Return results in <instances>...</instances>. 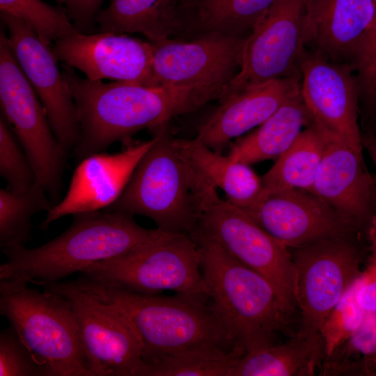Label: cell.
I'll return each instance as SVG.
<instances>
[{"mask_svg": "<svg viewBox=\"0 0 376 376\" xmlns=\"http://www.w3.org/2000/svg\"><path fill=\"white\" fill-rule=\"evenodd\" d=\"M0 10L26 24L47 45L77 31L64 7L42 0H0Z\"/></svg>", "mask_w": 376, "mask_h": 376, "instance_id": "f546056e", "label": "cell"}, {"mask_svg": "<svg viewBox=\"0 0 376 376\" xmlns=\"http://www.w3.org/2000/svg\"><path fill=\"white\" fill-rule=\"evenodd\" d=\"M173 145L182 160L210 184L222 189L232 204L246 210L258 199L261 177L249 164L213 150L197 136L173 138Z\"/></svg>", "mask_w": 376, "mask_h": 376, "instance_id": "7402d4cb", "label": "cell"}, {"mask_svg": "<svg viewBox=\"0 0 376 376\" xmlns=\"http://www.w3.org/2000/svg\"><path fill=\"white\" fill-rule=\"evenodd\" d=\"M0 175L6 181L7 189L14 192L28 190L36 182V173L14 136L11 127L0 116Z\"/></svg>", "mask_w": 376, "mask_h": 376, "instance_id": "4dcf8cb0", "label": "cell"}, {"mask_svg": "<svg viewBox=\"0 0 376 376\" xmlns=\"http://www.w3.org/2000/svg\"><path fill=\"white\" fill-rule=\"evenodd\" d=\"M276 0H201L196 8L198 34L249 36Z\"/></svg>", "mask_w": 376, "mask_h": 376, "instance_id": "4316f807", "label": "cell"}, {"mask_svg": "<svg viewBox=\"0 0 376 376\" xmlns=\"http://www.w3.org/2000/svg\"><path fill=\"white\" fill-rule=\"evenodd\" d=\"M358 304L365 313L376 315V277L366 271L356 294Z\"/></svg>", "mask_w": 376, "mask_h": 376, "instance_id": "d590c367", "label": "cell"}, {"mask_svg": "<svg viewBox=\"0 0 376 376\" xmlns=\"http://www.w3.org/2000/svg\"><path fill=\"white\" fill-rule=\"evenodd\" d=\"M79 272L141 294L171 290L209 297L196 243L187 233H165L126 254L93 263Z\"/></svg>", "mask_w": 376, "mask_h": 376, "instance_id": "ba28073f", "label": "cell"}, {"mask_svg": "<svg viewBox=\"0 0 376 376\" xmlns=\"http://www.w3.org/2000/svg\"><path fill=\"white\" fill-rule=\"evenodd\" d=\"M301 91L283 103L253 132L230 146L228 156L247 164L276 159L312 122Z\"/></svg>", "mask_w": 376, "mask_h": 376, "instance_id": "cb8c5ba5", "label": "cell"}, {"mask_svg": "<svg viewBox=\"0 0 376 376\" xmlns=\"http://www.w3.org/2000/svg\"><path fill=\"white\" fill-rule=\"evenodd\" d=\"M201 0H182L186 6L196 7Z\"/></svg>", "mask_w": 376, "mask_h": 376, "instance_id": "f35d334b", "label": "cell"}, {"mask_svg": "<svg viewBox=\"0 0 376 376\" xmlns=\"http://www.w3.org/2000/svg\"><path fill=\"white\" fill-rule=\"evenodd\" d=\"M306 48L352 65L374 16L373 0H303Z\"/></svg>", "mask_w": 376, "mask_h": 376, "instance_id": "44dd1931", "label": "cell"}, {"mask_svg": "<svg viewBox=\"0 0 376 376\" xmlns=\"http://www.w3.org/2000/svg\"><path fill=\"white\" fill-rule=\"evenodd\" d=\"M69 282L130 320L141 340L146 363L185 352H226L235 346L207 296L141 294L83 275Z\"/></svg>", "mask_w": 376, "mask_h": 376, "instance_id": "7a4b0ae2", "label": "cell"}, {"mask_svg": "<svg viewBox=\"0 0 376 376\" xmlns=\"http://www.w3.org/2000/svg\"><path fill=\"white\" fill-rule=\"evenodd\" d=\"M165 233L139 225L122 212L94 211L73 214L69 228L36 248L24 244L1 249L0 280L54 283L99 261L119 257Z\"/></svg>", "mask_w": 376, "mask_h": 376, "instance_id": "3957f363", "label": "cell"}, {"mask_svg": "<svg viewBox=\"0 0 376 376\" xmlns=\"http://www.w3.org/2000/svg\"><path fill=\"white\" fill-rule=\"evenodd\" d=\"M61 72L77 109L79 136L74 154L79 161L116 141H132L140 130L152 131L176 116L197 110L218 100L221 91L219 87L105 83L81 77L64 63Z\"/></svg>", "mask_w": 376, "mask_h": 376, "instance_id": "6da1fadb", "label": "cell"}, {"mask_svg": "<svg viewBox=\"0 0 376 376\" xmlns=\"http://www.w3.org/2000/svg\"><path fill=\"white\" fill-rule=\"evenodd\" d=\"M54 204L43 186L36 180L26 191L0 189V246L6 249L24 244L29 239L34 214L48 212Z\"/></svg>", "mask_w": 376, "mask_h": 376, "instance_id": "83f0119b", "label": "cell"}, {"mask_svg": "<svg viewBox=\"0 0 376 376\" xmlns=\"http://www.w3.org/2000/svg\"><path fill=\"white\" fill-rule=\"evenodd\" d=\"M0 376H48L11 326L0 334Z\"/></svg>", "mask_w": 376, "mask_h": 376, "instance_id": "d6a6232c", "label": "cell"}, {"mask_svg": "<svg viewBox=\"0 0 376 376\" xmlns=\"http://www.w3.org/2000/svg\"><path fill=\"white\" fill-rule=\"evenodd\" d=\"M243 210L289 249L325 240L364 237L319 196L303 189L274 191Z\"/></svg>", "mask_w": 376, "mask_h": 376, "instance_id": "2e32d148", "label": "cell"}, {"mask_svg": "<svg viewBox=\"0 0 376 376\" xmlns=\"http://www.w3.org/2000/svg\"><path fill=\"white\" fill-rule=\"evenodd\" d=\"M326 135L313 193L368 240L376 219V178L363 156Z\"/></svg>", "mask_w": 376, "mask_h": 376, "instance_id": "ac0fdd59", "label": "cell"}, {"mask_svg": "<svg viewBox=\"0 0 376 376\" xmlns=\"http://www.w3.org/2000/svg\"><path fill=\"white\" fill-rule=\"evenodd\" d=\"M375 355H376V315L366 313L357 328L325 360L343 361L350 360L355 356L368 358Z\"/></svg>", "mask_w": 376, "mask_h": 376, "instance_id": "836d02e7", "label": "cell"}, {"mask_svg": "<svg viewBox=\"0 0 376 376\" xmlns=\"http://www.w3.org/2000/svg\"><path fill=\"white\" fill-rule=\"evenodd\" d=\"M152 132L153 143L120 196L104 210L145 216L164 232L190 234L197 218L189 167L174 147L169 123Z\"/></svg>", "mask_w": 376, "mask_h": 376, "instance_id": "52a82bcc", "label": "cell"}, {"mask_svg": "<svg viewBox=\"0 0 376 376\" xmlns=\"http://www.w3.org/2000/svg\"><path fill=\"white\" fill-rule=\"evenodd\" d=\"M326 141L325 132L312 120L261 177L259 198L287 189L313 192Z\"/></svg>", "mask_w": 376, "mask_h": 376, "instance_id": "484cf974", "label": "cell"}, {"mask_svg": "<svg viewBox=\"0 0 376 376\" xmlns=\"http://www.w3.org/2000/svg\"><path fill=\"white\" fill-rule=\"evenodd\" d=\"M300 89L312 120L329 136L363 156L359 123V89L353 65L305 50Z\"/></svg>", "mask_w": 376, "mask_h": 376, "instance_id": "4fadbf2b", "label": "cell"}, {"mask_svg": "<svg viewBox=\"0 0 376 376\" xmlns=\"http://www.w3.org/2000/svg\"><path fill=\"white\" fill-rule=\"evenodd\" d=\"M246 353L235 345L226 352H185L164 356L146 363L145 376H228Z\"/></svg>", "mask_w": 376, "mask_h": 376, "instance_id": "f1b7e54d", "label": "cell"}, {"mask_svg": "<svg viewBox=\"0 0 376 376\" xmlns=\"http://www.w3.org/2000/svg\"><path fill=\"white\" fill-rule=\"evenodd\" d=\"M52 51L58 61L79 70L91 80L159 86L153 71L151 42L126 33L77 31L54 41Z\"/></svg>", "mask_w": 376, "mask_h": 376, "instance_id": "e0dca14e", "label": "cell"}, {"mask_svg": "<svg viewBox=\"0 0 376 376\" xmlns=\"http://www.w3.org/2000/svg\"><path fill=\"white\" fill-rule=\"evenodd\" d=\"M0 313L48 376H93L81 349L68 299L28 283L0 280Z\"/></svg>", "mask_w": 376, "mask_h": 376, "instance_id": "5b68a950", "label": "cell"}, {"mask_svg": "<svg viewBox=\"0 0 376 376\" xmlns=\"http://www.w3.org/2000/svg\"><path fill=\"white\" fill-rule=\"evenodd\" d=\"M306 49L303 0H276L247 37L240 68L224 87L220 102L246 87L272 80L301 79Z\"/></svg>", "mask_w": 376, "mask_h": 376, "instance_id": "7c38bea8", "label": "cell"}, {"mask_svg": "<svg viewBox=\"0 0 376 376\" xmlns=\"http://www.w3.org/2000/svg\"><path fill=\"white\" fill-rule=\"evenodd\" d=\"M64 5L77 31L91 33L104 0H56Z\"/></svg>", "mask_w": 376, "mask_h": 376, "instance_id": "e575fe53", "label": "cell"}, {"mask_svg": "<svg viewBox=\"0 0 376 376\" xmlns=\"http://www.w3.org/2000/svg\"><path fill=\"white\" fill-rule=\"evenodd\" d=\"M326 359L322 335L292 339L246 352L228 376H311L322 373Z\"/></svg>", "mask_w": 376, "mask_h": 376, "instance_id": "603a6c76", "label": "cell"}, {"mask_svg": "<svg viewBox=\"0 0 376 376\" xmlns=\"http://www.w3.org/2000/svg\"><path fill=\"white\" fill-rule=\"evenodd\" d=\"M249 36L199 33L191 41L150 42L159 86L225 87L238 72Z\"/></svg>", "mask_w": 376, "mask_h": 376, "instance_id": "5bb4252c", "label": "cell"}, {"mask_svg": "<svg viewBox=\"0 0 376 376\" xmlns=\"http://www.w3.org/2000/svg\"><path fill=\"white\" fill-rule=\"evenodd\" d=\"M1 115L17 136L54 205L61 201L65 149L55 136L45 109L16 61L6 29L0 31Z\"/></svg>", "mask_w": 376, "mask_h": 376, "instance_id": "30bf717a", "label": "cell"}, {"mask_svg": "<svg viewBox=\"0 0 376 376\" xmlns=\"http://www.w3.org/2000/svg\"><path fill=\"white\" fill-rule=\"evenodd\" d=\"M363 276L364 272L337 304L320 329L326 358L344 343L364 318L366 313L356 299L357 290Z\"/></svg>", "mask_w": 376, "mask_h": 376, "instance_id": "1f68e13d", "label": "cell"}, {"mask_svg": "<svg viewBox=\"0 0 376 376\" xmlns=\"http://www.w3.org/2000/svg\"><path fill=\"white\" fill-rule=\"evenodd\" d=\"M189 168L196 228L213 237L236 259L268 280L292 313L296 303L290 249L244 210L220 198L216 187Z\"/></svg>", "mask_w": 376, "mask_h": 376, "instance_id": "8992f818", "label": "cell"}, {"mask_svg": "<svg viewBox=\"0 0 376 376\" xmlns=\"http://www.w3.org/2000/svg\"><path fill=\"white\" fill-rule=\"evenodd\" d=\"M37 284L70 301L93 376H144L142 343L124 314L81 292L69 281Z\"/></svg>", "mask_w": 376, "mask_h": 376, "instance_id": "8fae6325", "label": "cell"}, {"mask_svg": "<svg viewBox=\"0 0 376 376\" xmlns=\"http://www.w3.org/2000/svg\"><path fill=\"white\" fill-rule=\"evenodd\" d=\"M360 375L376 376V355L358 359Z\"/></svg>", "mask_w": 376, "mask_h": 376, "instance_id": "74e56055", "label": "cell"}, {"mask_svg": "<svg viewBox=\"0 0 376 376\" xmlns=\"http://www.w3.org/2000/svg\"><path fill=\"white\" fill-rule=\"evenodd\" d=\"M363 149L366 150L376 168V134L373 132L362 134ZM369 264L368 267L376 273V219L368 234Z\"/></svg>", "mask_w": 376, "mask_h": 376, "instance_id": "8d00e7d4", "label": "cell"}, {"mask_svg": "<svg viewBox=\"0 0 376 376\" xmlns=\"http://www.w3.org/2000/svg\"><path fill=\"white\" fill-rule=\"evenodd\" d=\"M154 142L148 141L123 144L116 153L97 152L81 159L74 171L64 198L47 212L39 228L47 230L56 220L80 212L105 209L120 196L134 170Z\"/></svg>", "mask_w": 376, "mask_h": 376, "instance_id": "d6986e66", "label": "cell"}, {"mask_svg": "<svg viewBox=\"0 0 376 376\" xmlns=\"http://www.w3.org/2000/svg\"><path fill=\"white\" fill-rule=\"evenodd\" d=\"M363 237L318 241L290 249L294 267V296L301 313L295 336L320 334L327 318L359 279L366 247Z\"/></svg>", "mask_w": 376, "mask_h": 376, "instance_id": "9c48e42d", "label": "cell"}, {"mask_svg": "<svg viewBox=\"0 0 376 376\" xmlns=\"http://www.w3.org/2000/svg\"><path fill=\"white\" fill-rule=\"evenodd\" d=\"M190 235L210 306L235 345L249 352L275 344L276 334L288 329L291 313L273 285L213 237L197 228Z\"/></svg>", "mask_w": 376, "mask_h": 376, "instance_id": "277c9868", "label": "cell"}, {"mask_svg": "<svg viewBox=\"0 0 376 376\" xmlns=\"http://www.w3.org/2000/svg\"><path fill=\"white\" fill-rule=\"evenodd\" d=\"M11 51L42 102L53 132L65 150L75 148L79 136L77 109L49 45L22 21L0 14Z\"/></svg>", "mask_w": 376, "mask_h": 376, "instance_id": "9a60e30c", "label": "cell"}, {"mask_svg": "<svg viewBox=\"0 0 376 376\" xmlns=\"http://www.w3.org/2000/svg\"><path fill=\"white\" fill-rule=\"evenodd\" d=\"M299 78L288 77L253 85L235 93L197 128V137L221 152L233 139L260 125L283 103L299 93Z\"/></svg>", "mask_w": 376, "mask_h": 376, "instance_id": "ffe728a7", "label": "cell"}, {"mask_svg": "<svg viewBox=\"0 0 376 376\" xmlns=\"http://www.w3.org/2000/svg\"><path fill=\"white\" fill-rule=\"evenodd\" d=\"M182 0H111L96 18L100 31L139 33L150 42L170 38L182 27L178 4Z\"/></svg>", "mask_w": 376, "mask_h": 376, "instance_id": "d4e9b609", "label": "cell"}, {"mask_svg": "<svg viewBox=\"0 0 376 376\" xmlns=\"http://www.w3.org/2000/svg\"><path fill=\"white\" fill-rule=\"evenodd\" d=\"M375 110L376 111V88H375V99H374V103H373L372 111Z\"/></svg>", "mask_w": 376, "mask_h": 376, "instance_id": "ab89813d", "label": "cell"}]
</instances>
